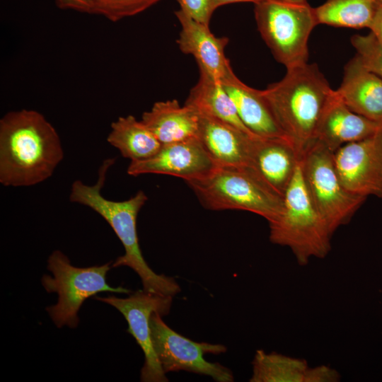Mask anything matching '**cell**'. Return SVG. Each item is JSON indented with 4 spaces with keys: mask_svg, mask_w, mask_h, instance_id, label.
Listing matches in <instances>:
<instances>
[{
    "mask_svg": "<svg viewBox=\"0 0 382 382\" xmlns=\"http://www.w3.org/2000/svg\"><path fill=\"white\" fill-rule=\"evenodd\" d=\"M64 158L59 136L34 110L10 111L0 120V183L4 186L39 184L54 173Z\"/></svg>",
    "mask_w": 382,
    "mask_h": 382,
    "instance_id": "cell-1",
    "label": "cell"
},
{
    "mask_svg": "<svg viewBox=\"0 0 382 382\" xmlns=\"http://www.w3.org/2000/svg\"><path fill=\"white\" fill-rule=\"evenodd\" d=\"M113 158L104 161L98 170L94 185H86L76 180L71 185L69 200L89 207L101 216L111 226L125 248V254L118 257L112 267H128L140 277L145 291L175 296L180 286L171 277L156 274L144 260L137 231L138 214L148 200L145 192L139 190L123 201L108 199L101 194L108 168L115 163Z\"/></svg>",
    "mask_w": 382,
    "mask_h": 382,
    "instance_id": "cell-2",
    "label": "cell"
},
{
    "mask_svg": "<svg viewBox=\"0 0 382 382\" xmlns=\"http://www.w3.org/2000/svg\"><path fill=\"white\" fill-rule=\"evenodd\" d=\"M286 70L281 81L262 92L280 129L302 157L314 141L318 122L334 90L315 64Z\"/></svg>",
    "mask_w": 382,
    "mask_h": 382,
    "instance_id": "cell-3",
    "label": "cell"
},
{
    "mask_svg": "<svg viewBox=\"0 0 382 382\" xmlns=\"http://www.w3.org/2000/svg\"><path fill=\"white\" fill-rule=\"evenodd\" d=\"M185 183L208 209L248 211L270 223L283 209L284 196L250 166H216L206 175Z\"/></svg>",
    "mask_w": 382,
    "mask_h": 382,
    "instance_id": "cell-4",
    "label": "cell"
},
{
    "mask_svg": "<svg viewBox=\"0 0 382 382\" xmlns=\"http://www.w3.org/2000/svg\"><path fill=\"white\" fill-rule=\"evenodd\" d=\"M269 227L270 241L289 247L300 265L311 257L323 258L330 250L333 233L308 190L301 161L284 194L282 211Z\"/></svg>",
    "mask_w": 382,
    "mask_h": 382,
    "instance_id": "cell-5",
    "label": "cell"
},
{
    "mask_svg": "<svg viewBox=\"0 0 382 382\" xmlns=\"http://www.w3.org/2000/svg\"><path fill=\"white\" fill-rule=\"evenodd\" d=\"M111 263L78 267L72 265L62 251L52 252L47 260V269L52 276L44 274L42 284L47 292H56L58 295L57 303L46 308L57 328H76L81 306L87 299L99 292L130 294L127 288L112 287L107 283L106 276L112 267Z\"/></svg>",
    "mask_w": 382,
    "mask_h": 382,
    "instance_id": "cell-6",
    "label": "cell"
},
{
    "mask_svg": "<svg viewBox=\"0 0 382 382\" xmlns=\"http://www.w3.org/2000/svg\"><path fill=\"white\" fill-rule=\"evenodd\" d=\"M255 4L258 30L277 62L286 69L306 64L308 42L318 25L308 2L262 0Z\"/></svg>",
    "mask_w": 382,
    "mask_h": 382,
    "instance_id": "cell-7",
    "label": "cell"
},
{
    "mask_svg": "<svg viewBox=\"0 0 382 382\" xmlns=\"http://www.w3.org/2000/svg\"><path fill=\"white\" fill-rule=\"evenodd\" d=\"M301 166L313 202L334 233L349 222L366 198L344 187L335 166L333 153L316 141L303 153Z\"/></svg>",
    "mask_w": 382,
    "mask_h": 382,
    "instance_id": "cell-8",
    "label": "cell"
},
{
    "mask_svg": "<svg viewBox=\"0 0 382 382\" xmlns=\"http://www.w3.org/2000/svg\"><path fill=\"white\" fill-rule=\"evenodd\" d=\"M162 317L158 313H153L150 328L155 353L166 374L186 371L209 376L218 382L233 381V375L229 369L204 358L205 354L226 352L224 345L192 341L171 329Z\"/></svg>",
    "mask_w": 382,
    "mask_h": 382,
    "instance_id": "cell-9",
    "label": "cell"
},
{
    "mask_svg": "<svg viewBox=\"0 0 382 382\" xmlns=\"http://www.w3.org/2000/svg\"><path fill=\"white\" fill-rule=\"evenodd\" d=\"M96 299L117 309L128 323L127 332L135 339L144 354V363L141 369L140 379L144 382H166V376L155 353L151 337L150 320L153 313L162 316L168 314L173 296L136 291L127 298L113 295L96 296Z\"/></svg>",
    "mask_w": 382,
    "mask_h": 382,
    "instance_id": "cell-10",
    "label": "cell"
},
{
    "mask_svg": "<svg viewBox=\"0 0 382 382\" xmlns=\"http://www.w3.org/2000/svg\"><path fill=\"white\" fill-rule=\"evenodd\" d=\"M333 161L348 191L366 198H382V129L343 145L333 154Z\"/></svg>",
    "mask_w": 382,
    "mask_h": 382,
    "instance_id": "cell-11",
    "label": "cell"
},
{
    "mask_svg": "<svg viewBox=\"0 0 382 382\" xmlns=\"http://www.w3.org/2000/svg\"><path fill=\"white\" fill-rule=\"evenodd\" d=\"M216 166L199 137L163 144L151 157L131 161L127 173L132 176L161 174L185 181L202 178Z\"/></svg>",
    "mask_w": 382,
    "mask_h": 382,
    "instance_id": "cell-12",
    "label": "cell"
},
{
    "mask_svg": "<svg viewBox=\"0 0 382 382\" xmlns=\"http://www.w3.org/2000/svg\"><path fill=\"white\" fill-rule=\"evenodd\" d=\"M175 13L181 25L177 40L180 51L193 56L199 72L221 81L232 69L225 56V47L228 39L215 36L210 31L209 25L193 19L180 9Z\"/></svg>",
    "mask_w": 382,
    "mask_h": 382,
    "instance_id": "cell-13",
    "label": "cell"
},
{
    "mask_svg": "<svg viewBox=\"0 0 382 382\" xmlns=\"http://www.w3.org/2000/svg\"><path fill=\"white\" fill-rule=\"evenodd\" d=\"M381 129L382 122L352 112L334 90L318 122L314 141L334 154L343 145L370 137Z\"/></svg>",
    "mask_w": 382,
    "mask_h": 382,
    "instance_id": "cell-14",
    "label": "cell"
},
{
    "mask_svg": "<svg viewBox=\"0 0 382 382\" xmlns=\"http://www.w3.org/2000/svg\"><path fill=\"white\" fill-rule=\"evenodd\" d=\"M198 137L216 166H250L257 136L199 113Z\"/></svg>",
    "mask_w": 382,
    "mask_h": 382,
    "instance_id": "cell-15",
    "label": "cell"
},
{
    "mask_svg": "<svg viewBox=\"0 0 382 382\" xmlns=\"http://www.w3.org/2000/svg\"><path fill=\"white\" fill-rule=\"evenodd\" d=\"M337 97L352 112L382 122V79L366 68L356 54L345 66Z\"/></svg>",
    "mask_w": 382,
    "mask_h": 382,
    "instance_id": "cell-16",
    "label": "cell"
},
{
    "mask_svg": "<svg viewBox=\"0 0 382 382\" xmlns=\"http://www.w3.org/2000/svg\"><path fill=\"white\" fill-rule=\"evenodd\" d=\"M301 159L300 154L287 139L255 137L252 166L275 191L284 196Z\"/></svg>",
    "mask_w": 382,
    "mask_h": 382,
    "instance_id": "cell-17",
    "label": "cell"
},
{
    "mask_svg": "<svg viewBox=\"0 0 382 382\" xmlns=\"http://www.w3.org/2000/svg\"><path fill=\"white\" fill-rule=\"evenodd\" d=\"M250 382H336L340 374L327 366L311 368L304 359L257 350Z\"/></svg>",
    "mask_w": 382,
    "mask_h": 382,
    "instance_id": "cell-18",
    "label": "cell"
},
{
    "mask_svg": "<svg viewBox=\"0 0 382 382\" xmlns=\"http://www.w3.org/2000/svg\"><path fill=\"white\" fill-rule=\"evenodd\" d=\"M221 83L231 98L239 118L249 131L260 137L286 138L265 100L262 90L241 81L231 69Z\"/></svg>",
    "mask_w": 382,
    "mask_h": 382,
    "instance_id": "cell-19",
    "label": "cell"
},
{
    "mask_svg": "<svg viewBox=\"0 0 382 382\" xmlns=\"http://www.w3.org/2000/svg\"><path fill=\"white\" fill-rule=\"evenodd\" d=\"M199 118L195 108L174 99L155 103L141 120L163 145L198 137Z\"/></svg>",
    "mask_w": 382,
    "mask_h": 382,
    "instance_id": "cell-20",
    "label": "cell"
},
{
    "mask_svg": "<svg viewBox=\"0 0 382 382\" xmlns=\"http://www.w3.org/2000/svg\"><path fill=\"white\" fill-rule=\"evenodd\" d=\"M199 73V81L190 90L185 104L195 108L198 113L215 117L255 136L239 118L235 105L221 81Z\"/></svg>",
    "mask_w": 382,
    "mask_h": 382,
    "instance_id": "cell-21",
    "label": "cell"
},
{
    "mask_svg": "<svg viewBox=\"0 0 382 382\" xmlns=\"http://www.w3.org/2000/svg\"><path fill=\"white\" fill-rule=\"evenodd\" d=\"M107 141L131 161L147 159L162 146L141 120L130 115L120 117L112 122Z\"/></svg>",
    "mask_w": 382,
    "mask_h": 382,
    "instance_id": "cell-22",
    "label": "cell"
},
{
    "mask_svg": "<svg viewBox=\"0 0 382 382\" xmlns=\"http://www.w3.org/2000/svg\"><path fill=\"white\" fill-rule=\"evenodd\" d=\"M378 5V0H326L314 8L318 25L359 29L369 28Z\"/></svg>",
    "mask_w": 382,
    "mask_h": 382,
    "instance_id": "cell-23",
    "label": "cell"
},
{
    "mask_svg": "<svg viewBox=\"0 0 382 382\" xmlns=\"http://www.w3.org/2000/svg\"><path fill=\"white\" fill-rule=\"evenodd\" d=\"M94 13L117 22L139 14L163 0H91Z\"/></svg>",
    "mask_w": 382,
    "mask_h": 382,
    "instance_id": "cell-24",
    "label": "cell"
},
{
    "mask_svg": "<svg viewBox=\"0 0 382 382\" xmlns=\"http://www.w3.org/2000/svg\"><path fill=\"white\" fill-rule=\"evenodd\" d=\"M351 43L364 65L382 79V44L373 33L354 35Z\"/></svg>",
    "mask_w": 382,
    "mask_h": 382,
    "instance_id": "cell-25",
    "label": "cell"
},
{
    "mask_svg": "<svg viewBox=\"0 0 382 382\" xmlns=\"http://www.w3.org/2000/svg\"><path fill=\"white\" fill-rule=\"evenodd\" d=\"M180 10L193 19L209 25L214 11L212 0H177Z\"/></svg>",
    "mask_w": 382,
    "mask_h": 382,
    "instance_id": "cell-26",
    "label": "cell"
},
{
    "mask_svg": "<svg viewBox=\"0 0 382 382\" xmlns=\"http://www.w3.org/2000/svg\"><path fill=\"white\" fill-rule=\"evenodd\" d=\"M60 8L71 9L76 11L95 14L91 0H55Z\"/></svg>",
    "mask_w": 382,
    "mask_h": 382,
    "instance_id": "cell-27",
    "label": "cell"
},
{
    "mask_svg": "<svg viewBox=\"0 0 382 382\" xmlns=\"http://www.w3.org/2000/svg\"><path fill=\"white\" fill-rule=\"evenodd\" d=\"M371 33L382 44V5L379 4L369 27Z\"/></svg>",
    "mask_w": 382,
    "mask_h": 382,
    "instance_id": "cell-28",
    "label": "cell"
},
{
    "mask_svg": "<svg viewBox=\"0 0 382 382\" xmlns=\"http://www.w3.org/2000/svg\"><path fill=\"white\" fill-rule=\"evenodd\" d=\"M260 1L262 0H212V5L213 8L215 11L217 8L229 4L241 2H252L253 4H255Z\"/></svg>",
    "mask_w": 382,
    "mask_h": 382,
    "instance_id": "cell-29",
    "label": "cell"
},
{
    "mask_svg": "<svg viewBox=\"0 0 382 382\" xmlns=\"http://www.w3.org/2000/svg\"><path fill=\"white\" fill-rule=\"evenodd\" d=\"M286 2H291V3H306L307 2V0H281Z\"/></svg>",
    "mask_w": 382,
    "mask_h": 382,
    "instance_id": "cell-30",
    "label": "cell"
},
{
    "mask_svg": "<svg viewBox=\"0 0 382 382\" xmlns=\"http://www.w3.org/2000/svg\"><path fill=\"white\" fill-rule=\"evenodd\" d=\"M379 4L382 5V0H378Z\"/></svg>",
    "mask_w": 382,
    "mask_h": 382,
    "instance_id": "cell-31",
    "label": "cell"
}]
</instances>
